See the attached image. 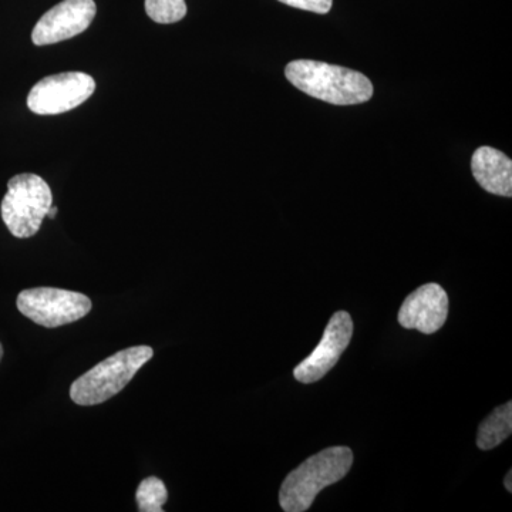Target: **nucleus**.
<instances>
[{"mask_svg": "<svg viewBox=\"0 0 512 512\" xmlns=\"http://www.w3.org/2000/svg\"><path fill=\"white\" fill-rule=\"evenodd\" d=\"M285 76L302 93L335 106L366 103L375 92L365 74L316 60H293Z\"/></svg>", "mask_w": 512, "mask_h": 512, "instance_id": "1", "label": "nucleus"}, {"mask_svg": "<svg viewBox=\"0 0 512 512\" xmlns=\"http://www.w3.org/2000/svg\"><path fill=\"white\" fill-rule=\"evenodd\" d=\"M349 447H329L303 461L285 478L279 490V504L285 512H305L320 491L343 480L353 466Z\"/></svg>", "mask_w": 512, "mask_h": 512, "instance_id": "2", "label": "nucleus"}, {"mask_svg": "<svg viewBox=\"0 0 512 512\" xmlns=\"http://www.w3.org/2000/svg\"><path fill=\"white\" fill-rule=\"evenodd\" d=\"M150 346H134L107 357L80 376L70 387V397L79 406H96L120 393L151 357Z\"/></svg>", "mask_w": 512, "mask_h": 512, "instance_id": "3", "label": "nucleus"}, {"mask_svg": "<svg viewBox=\"0 0 512 512\" xmlns=\"http://www.w3.org/2000/svg\"><path fill=\"white\" fill-rule=\"evenodd\" d=\"M52 204L49 184L39 175L25 173L9 181L0 212L13 237L30 238L42 227Z\"/></svg>", "mask_w": 512, "mask_h": 512, "instance_id": "4", "label": "nucleus"}, {"mask_svg": "<svg viewBox=\"0 0 512 512\" xmlns=\"http://www.w3.org/2000/svg\"><path fill=\"white\" fill-rule=\"evenodd\" d=\"M19 312L45 328H59L83 319L92 311L89 296L57 288H32L19 293Z\"/></svg>", "mask_w": 512, "mask_h": 512, "instance_id": "5", "label": "nucleus"}, {"mask_svg": "<svg viewBox=\"0 0 512 512\" xmlns=\"http://www.w3.org/2000/svg\"><path fill=\"white\" fill-rule=\"evenodd\" d=\"M96 90L90 74L67 72L45 77L28 96V107L39 116H56L82 106Z\"/></svg>", "mask_w": 512, "mask_h": 512, "instance_id": "6", "label": "nucleus"}, {"mask_svg": "<svg viewBox=\"0 0 512 512\" xmlns=\"http://www.w3.org/2000/svg\"><path fill=\"white\" fill-rule=\"evenodd\" d=\"M353 329L355 326L352 316L348 312H336L330 318L319 345L293 370L295 379L301 383L311 384L328 375L339 362L343 352L348 349Z\"/></svg>", "mask_w": 512, "mask_h": 512, "instance_id": "7", "label": "nucleus"}, {"mask_svg": "<svg viewBox=\"0 0 512 512\" xmlns=\"http://www.w3.org/2000/svg\"><path fill=\"white\" fill-rule=\"evenodd\" d=\"M94 0H63L46 12L33 29L36 46L55 45L89 29L96 18Z\"/></svg>", "mask_w": 512, "mask_h": 512, "instance_id": "8", "label": "nucleus"}, {"mask_svg": "<svg viewBox=\"0 0 512 512\" xmlns=\"http://www.w3.org/2000/svg\"><path fill=\"white\" fill-rule=\"evenodd\" d=\"M448 316L447 292L439 284H427L410 293L399 311L404 329H416L424 335L439 332Z\"/></svg>", "mask_w": 512, "mask_h": 512, "instance_id": "9", "label": "nucleus"}, {"mask_svg": "<svg viewBox=\"0 0 512 512\" xmlns=\"http://www.w3.org/2000/svg\"><path fill=\"white\" fill-rule=\"evenodd\" d=\"M471 171L483 190L500 197L512 195V161L493 147L477 148L471 158Z\"/></svg>", "mask_w": 512, "mask_h": 512, "instance_id": "10", "label": "nucleus"}, {"mask_svg": "<svg viewBox=\"0 0 512 512\" xmlns=\"http://www.w3.org/2000/svg\"><path fill=\"white\" fill-rule=\"evenodd\" d=\"M512 433V403L497 407L491 416L480 424L477 434V446L480 450H493L507 440Z\"/></svg>", "mask_w": 512, "mask_h": 512, "instance_id": "11", "label": "nucleus"}, {"mask_svg": "<svg viewBox=\"0 0 512 512\" xmlns=\"http://www.w3.org/2000/svg\"><path fill=\"white\" fill-rule=\"evenodd\" d=\"M136 500L141 512H161L167 503L168 491L160 478L147 477L138 485Z\"/></svg>", "mask_w": 512, "mask_h": 512, "instance_id": "12", "label": "nucleus"}, {"mask_svg": "<svg viewBox=\"0 0 512 512\" xmlns=\"http://www.w3.org/2000/svg\"><path fill=\"white\" fill-rule=\"evenodd\" d=\"M148 18L161 25L177 23L187 15L185 0H146Z\"/></svg>", "mask_w": 512, "mask_h": 512, "instance_id": "13", "label": "nucleus"}, {"mask_svg": "<svg viewBox=\"0 0 512 512\" xmlns=\"http://www.w3.org/2000/svg\"><path fill=\"white\" fill-rule=\"evenodd\" d=\"M291 8L308 10V12L319 13V15H326L332 9L333 0H279Z\"/></svg>", "mask_w": 512, "mask_h": 512, "instance_id": "14", "label": "nucleus"}, {"mask_svg": "<svg viewBox=\"0 0 512 512\" xmlns=\"http://www.w3.org/2000/svg\"><path fill=\"white\" fill-rule=\"evenodd\" d=\"M511 478H512V471H510V473L507 474V477H505V480H504L505 488H507V490L510 491V493L512 491Z\"/></svg>", "mask_w": 512, "mask_h": 512, "instance_id": "15", "label": "nucleus"}, {"mask_svg": "<svg viewBox=\"0 0 512 512\" xmlns=\"http://www.w3.org/2000/svg\"><path fill=\"white\" fill-rule=\"evenodd\" d=\"M56 214H57V208L56 207H50V210L49 212H47V217L49 218H55L56 217Z\"/></svg>", "mask_w": 512, "mask_h": 512, "instance_id": "16", "label": "nucleus"}, {"mask_svg": "<svg viewBox=\"0 0 512 512\" xmlns=\"http://www.w3.org/2000/svg\"><path fill=\"white\" fill-rule=\"evenodd\" d=\"M2 356H3V348H2V343H0V360H2Z\"/></svg>", "mask_w": 512, "mask_h": 512, "instance_id": "17", "label": "nucleus"}]
</instances>
